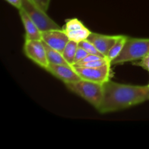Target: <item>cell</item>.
Returning <instances> with one entry per match:
<instances>
[{
  "label": "cell",
  "mask_w": 149,
  "mask_h": 149,
  "mask_svg": "<svg viewBox=\"0 0 149 149\" xmlns=\"http://www.w3.org/2000/svg\"><path fill=\"white\" fill-rule=\"evenodd\" d=\"M132 64L135 65L142 67L143 68L149 71V54L146 55L143 58H141L139 62H134L132 63Z\"/></svg>",
  "instance_id": "d6986e66"
},
{
  "label": "cell",
  "mask_w": 149,
  "mask_h": 149,
  "mask_svg": "<svg viewBox=\"0 0 149 149\" xmlns=\"http://www.w3.org/2000/svg\"><path fill=\"white\" fill-rule=\"evenodd\" d=\"M128 36H123V35H120L119 38L118 39V40L116 41V43L114 44L113 47H111V49H110V51L109 52V54L106 56L107 59L111 63L112 61L115 59L117 56H119V54L121 53V52L123 49L124 47H125V43H126V41L127 39Z\"/></svg>",
  "instance_id": "7c38bea8"
},
{
  "label": "cell",
  "mask_w": 149,
  "mask_h": 149,
  "mask_svg": "<svg viewBox=\"0 0 149 149\" xmlns=\"http://www.w3.org/2000/svg\"><path fill=\"white\" fill-rule=\"evenodd\" d=\"M111 63L107 58H103L100 59L95 60V61H90L87 63H76L73 66L77 67H88V68H96V67H100L102 65H104L106 64Z\"/></svg>",
  "instance_id": "e0dca14e"
},
{
  "label": "cell",
  "mask_w": 149,
  "mask_h": 149,
  "mask_svg": "<svg viewBox=\"0 0 149 149\" xmlns=\"http://www.w3.org/2000/svg\"><path fill=\"white\" fill-rule=\"evenodd\" d=\"M42 40L48 46L63 53L70 39L63 29H60L42 32Z\"/></svg>",
  "instance_id": "52a82bcc"
},
{
  "label": "cell",
  "mask_w": 149,
  "mask_h": 149,
  "mask_svg": "<svg viewBox=\"0 0 149 149\" xmlns=\"http://www.w3.org/2000/svg\"><path fill=\"white\" fill-rule=\"evenodd\" d=\"M21 9L34 22L42 32L61 29L59 25L47 15V12L37 7L31 0H22Z\"/></svg>",
  "instance_id": "277c9868"
},
{
  "label": "cell",
  "mask_w": 149,
  "mask_h": 149,
  "mask_svg": "<svg viewBox=\"0 0 149 149\" xmlns=\"http://www.w3.org/2000/svg\"><path fill=\"white\" fill-rule=\"evenodd\" d=\"M111 63L96 68L73 66L81 79L103 84L110 80Z\"/></svg>",
  "instance_id": "8992f818"
},
{
  "label": "cell",
  "mask_w": 149,
  "mask_h": 149,
  "mask_svg": "<svg viewBox=\"0 0 149 149\" xmlns=\"http://www.w3.org/2000/svg\"><path fill=\"white\" fill-rule=\"evenodd\" d=\"M20 18L26 30V40H42V32L22 9L19 10Z\"/></svg>",
  "instance_id": "30bf717a"
},
{
  "label": "cell",
  "mask_w": 149,
  "mask_h": 149,
  "mask_svg": "<svg viewBox=\"0 0 149 149\" xmlns=\"http://www.w3.org/2000/svg\"><path fill=\"white\" fill-rule=\"evenodd\" d=\"M46 71L52 75L63 81L65 84L79 81L81 79L79 74L76 72L73 66L65 65H56L49 63Z\"/></svg>",
  "instance_id": "ba28073f"
},
{
  "label": "cell",
  "mask_w": 149,
  "mask_h": 149,
  "mask_svg": "<svg viewBox=\"0 0 149 149\" xmlns=\"http://www.w3.org/2000/svg\"><path fill=\"white\" fill-rule=\"evenodd\" d=\"M78 47L79 45L77 42L72 40H69V42H68L62 53L63 56L65 58V61L71 66H73V65H74V58H75V55L76 53H77V49H78Z\"/></svg>",
  "instance_id": "4fadbf2b"
},
{
  "label": "cell",
  "mask_w": 149,
  "mask_h": 149,
  "mask_svg": "<svg viewBox=\"0 0 149 149\" xmlns=\"http://www.w3.org/2000/svg\"><path fill=\"white\" fill-rule=\"evenodd\" d=\"M148 87H149V84H148Z\"/></svg>",
  "instance_id": "7402d4cb"
},
{
  "label": "cell",
  "mask_w": 149,
  "mask_h": 149,
  "mask_svg": "<svg viewBox=\"0 0 149 149\" xmlns=\"http://www.w3.org/2000/svg\"><path fill=\"white\" fill-rule=\"evenodd\" d=\"M89 55V53L87 52H86L85 50H84L83 48L80 47H78V49H77V53H76V55H75V58H74V65L75 63H77L79 62V61H81V60L84 59V58H85L86 56H87V55Z\"/></svg>",
  "instance_id": "ac0fdd59"
},
{
  "label": "cell",
  "mask_w": 149,
  "mask_h": 149,
  "mask_svg": "<svg viewBox=\"0 0 149 149\" xmlns=\"http://www.w3.org/2000/svg\"><path fill=\"white\" fill-rule=\"evenodd\" d=\"M149 54V39L128 37L123 49L113 61L111 65L122 64L141 60Z\"/></svg>",
  "instance_id": "3957f363"
},
{
  "label": "cell",
  "mask_w": 149,
  "mask_h": 149,
  "mask_svg": "<svg viewBox=\"0 0 149 149\" xmlns=\"http://www.w3.org/2000/svg\"><path fill=\"white\" fill-rule=\"evenodd\" d=\"M119 36H120V35L110 36V35H104L95 33V32H91L87 40L93 44L95 47L97 49V50L100 53L103 54L105 57H106L112 47L114 45L116 41L118 40Z\"/></svg>",
  "instance_id": "9c48e42d"
},
{
  "label": "cell",
  "mask_w": 149,
  "mask_h": 149,
  "mask_svg": "<svg viewBox=\"0 0 149 149\" xmlns=\"http://www.w3.org/2000/svg\"><path fill=\"white\" fill-rule=\"evenodd\" d=\"M84 27H85V26L83 24L82 22L80 21L77 18H72L67 20L65 25L63 27V30L66 33V32L71 31L82 29Z\"/></svg>",
  "instance_id": "9a60e30c"
},
{
  "label": "cell",
  "mask_w": 149,
  "mask_h": 149,
  "mask_svg": "<svg viewBox=\"0 0 149 149\" xmlns=\"http://www.w3.org/2000/svg\"><path fill=\"white\" fill-rule=\"evenodd\" d=\"M43 42V41H42ZM44 45L45 47V49L47 52V59L49 61V63L52 64H56V65H65L71 66L66 61L65 58L63 56L62 53H61L58 51L55 50L53 48L50 47L48 46L46 43L43 42Z\"/></svg>",
  "instance_id": "8fae6325"
},
{
  "label": "cell",
  "mask_w": 149,
  "mask_h": 149,
  "mask_svg": "<svg viewBox=\"0 0 149 149\" xmlns=\"http://www.w3.org/2000/svg\"><path fill=\"white\" fill-rule=\"evenodd\" d=\"M90 33H91V31L87 27H84L82 29L66 32V34L68 35L70 40L74 41V42H77V43L87 39L88 36H90Z\"/></svg>",
  "instance_id": "5bb4252c"
},
{
  "label": "cell",
  "mask_w": 149,
  "mask_h": 149,
  "mask_svg": "<svg viewBox=\"0 0 149 149\" xmlns=\"http://www.w3.org/2000/svg\"><path fill=\"white\" fill-rule=\"evenodd\" d=\"M78 45H79V47L83 48V49H84L86 52H88L89 54L96 55L100 57H105L103 54H101L98 50H97V49L95 47V45H93V44H92L91 42H89V41L87 40V39L79 42Z\"/></svg>",
  "instance_id": "2e32d148"
},
{
  "label": "cell",
  "mask_w": 149,
  "mask_h": 149,
  "mask_svg": "<svg viewBox=\"0 0 149 149\" xmlns=\"http://www.w3.org/2000/svg\"><path fill=\"white\" fill-rule=\"evenodd\" d=\"M23 52L27 58L42 68L47 69L49 65L47 52L42 40H26Z\"/></svg>",
  "instance_id": "5b68a950"
},
{
  "label": "cell",
  "mask_w": 149,
  "mask_h": 149,
  "mask_svg": "<svg viewBox=\"0 0 149 149\" xmlns=\"http://www.w3.org/2000/svg\"><path fill=\"white\" fill-rule=\"evenodd\" d=\"M9 4L13 5L17 10H20L22 7V0H5Z\"/></svg>",
  "instance_id": "44dd1931"
},
{
  "label": "cell",
  "mask_w": 149,
  "mask_h": 149,
  "mask_svg": "<svg viewBox=\"0 0 149 149\" xmlns=\"http://www.w3.org/2000/svg\"><path fill=\"white\" fill-rule=\"evenodd\" d=\"M149 100L148 85H131L109 80L103 84L102 102L97 111L107 113L128 109Z\"/></svg>",
  "instance_id": "6da1fadb"
},
{
  "label": "cell",
  "mask_w": 149,
  "mask_h": 149,
  "mask_svg": "<svg viewBox=\"0 0 149 149\" xmlns=\"http://www.w3.org/2000/svg\"><path fill=\"white\" fill-rule=\"evenodd\" d=\"M65 84L70 91L84 98L96 109L100 107L103 99V84L84 79Z\"/></svg>",
  "instance_id": "7a4b0ae2"
},
{
  "label": "cell",
  "mask_w": 149,
  "mask_h": 149,
  "mask_svg": "<svg viewBox=\"0 0 149 149\" xmlns=\"http://www.w3.org/2000/svg\"><path fill=\"white\" fill-rule=\"evenodd\" d=\"M31 1L45 12L47 11L49 3H50V0H31Z\"/></svg>",
  "instance_id": "ffe728a7"
}]
</instances>
